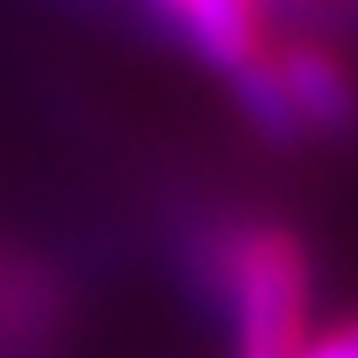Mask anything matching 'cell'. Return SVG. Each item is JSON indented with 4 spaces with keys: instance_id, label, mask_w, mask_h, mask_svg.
I'll return each instance as SVG.
<instances>
[{
    "instance_id": "6da1fadb",
    "label": "cell",
    "mask_w": 358,
    "mask_h": 358,
    "mask_svg": "<svg viewBox=\"0 0 358 358\" xmlns=\"http://www.w3.org/2000/svg\"><path fill=\"white\" fill-rule=\"evenodd\" d=\"M237 358H301L311 311V258L285 227H243L222 248Z\"/></svg>"
},
{
    "instance_id": "7a4b0ae2",
    "label": "cell",
    "mask_w": 358,
    "mask_h": 358,
    "mask_svg": "<svg viewBox=\"0 0 358 358\" xmlns=\"http://www.w3.org/2000/svg\"><path fill=\"white\" fill-rule=\"evenodd\" d=\"M268 0H179L169 11V32L190 48L211 74L237 79L268 58Z\"/></svg>"
},
{
    "instance_id": "3957f363",
    "label": "cell",
    "mask_w": 358,
    "mask_h": 358,
    "mask_svg": "<svg viewBox=\"0 0 358 358\" xmlns=\"http://www.w3.org/2000/svg\"><path fill=\"white\" fill-rule=\"evenodd\" d=\"M268 58H274V74H280L306 137H348L358 127V85L332 48L290 37Z\"/></svg>"
},
{
    "instance_id": "277c9868",
    "label": "cell",
    "mask_w": 358,
    "mask_h": 358,
    "mask_svg": "<svg viewBox=\"0 0 358 358\" xmlns=\"http://www.w3.org/2000/svg\"><path fill=\"white\" fill-rule=\"evenodd\" d=\"M268 53H274V48H268ZM232 95H237V106H243V116L268 137V143H280V148L306 143V127H301V116H295L290 95H285L280 74H274V58L243 69V74L232 79Z\"/></svg>"
},
{
    "instance_id": "5b68a950",
    "label": "cell",
    "mask_w": 358,
    "mask_h": 358,
    "mask_svg": "<svg viewBox=\"0 0 358 358\" xmlns=\"http://www.w3.org/2000/svg\"><path fill=\"white\" fill-rule=\"evenodd\" d=\"M301 358H358V316L343 322V327H332V332H322L316 343L306 337Z\"/></svg>"
}]
</instances>
